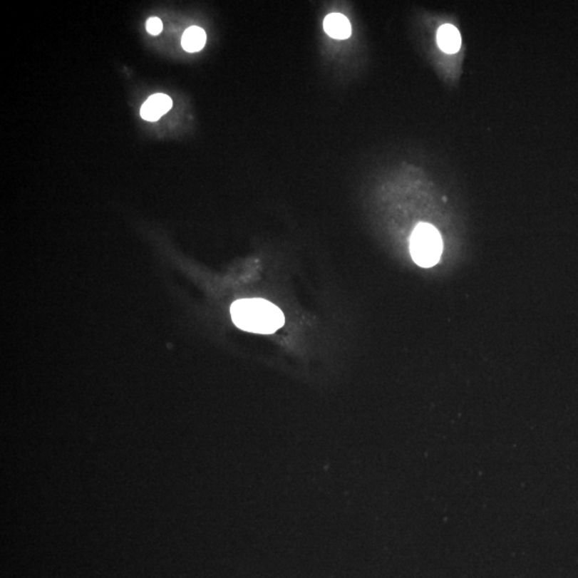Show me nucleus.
I'll return each instance as SVG.
<instances>
[{"instance_id":"nucleus-6","label":"nucleus","mask_w":578,"mask_h":578,"mask_svg":"<svg viewBox=\"0 0 578 578\" xmlns=\"http://www.w3.org/2000/svg\"><path fill=\"white\" fill-rule=\"evenodd\" d=\"M207 36L204 29L197 26H192L185 31L181 40V44L185 51L189 53L200 52L206 44Z\"/></svg>"},{"instance_id":"nucleus-3","label":"nucleus","mask_w":578,"mask_h":578,"mask_svg":"<svg viewBox=\"0 0 578 578\" xmlns=\"http://www.w3.org/2000/svg\"><path fill=\"white\" fill-rule=\"evenodd\" d=\"M172 101L164 93L151 96L140 108L142 118L147 121H157L172 108Z\"/></svg>"},{"instance_id":"nucleus-4","label":"nucleus","mask_w":578,"mask_h":578,"mask_svg":"<svg viewBox=\"0 0 578 578\" xmlns=\"http://www.w3.org/2000/svg\"><path fill=\"white\" fill-rule=\"evenodd\" d=\"M324 29L327 35L336 40L349 39L351 35V22L341 14H328L324 21Z\"/></svg>"},{"instance_id":"nucleus-2","label":"nucleus","mask_w":578,"mask_h":578,"mask_svg":"<svg viewBox=\"0 0 578 578\" xmlns=\"http://www.w3.org/2000/svg\"><path fill=\"white\" fill-rule=\"evenodd\" d=\"M443 253V239L438 230L428 223L416 226L411 237V254L413 262L423 268L435 266Z\"/></svg>"},{"instance_id":"nucleus-5","label":"nucleus","mask_w":578,"mask_h":578,"mask_svg":"<svg viewBox=\"0 0 578 578\" xmlns=\"http://www.w3.org/2000/svg\"><path fill=\"white\" fill-rule=\"evenodd\" d=\"M437 43L440 50L447 54H455L462 46L460 31L453 25H443L437 33Z\"/></svg>"},{"instance_id":"nucleus-1","label":"nucleus","mask_w":578,"mask_h":578,"mask_svg":"<svg viewBox=\"0 0 578 578\" xmlns=\"http://www.w3.org/2000/svg\"><path fill=\"white\" fill-rule=\"evenodd\" d=\"M230 314L239 329L253 334H274L285 323L283 312L260 298L237 300L230 308Z\"/></svg>"},{"instance_id":"nucleus-7","label":"nucleus","mask_w":578,"mask_h":578,"mask_svg":"<svg viewBox=\"0 0 578 578\" xmlns=\"http://www.w3.org/2000/svg\"><path fill=\"white\" fill-rule=\"evenodd\" d=\"M146 29L151 36H158L162 33L163 24L159 18H150L147 21Z\"/></svg>"}]
</instances>
